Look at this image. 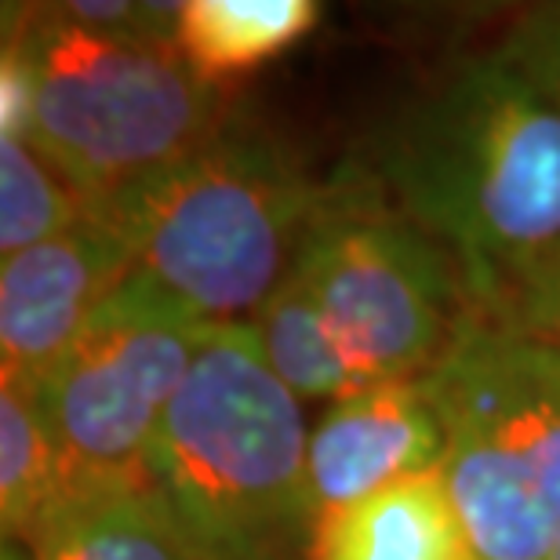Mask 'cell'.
Listing matches in <instances>:
<instances>
[{"instance_id": "19", "label": "cell", "mask_w": 560, "mask_h": 560, "mask_svg": "<svg viewBox=\"0 0 560 560\" xmlns=\"http://www.w3.org/2000/svg\"><path fill=\"white\" fill-rule=\"evenodd\" d=\"M550 560H560V542H557V550L550 553Z\"/></svg>"}, {"instance_id": "13", "label": "cell", "mask_w": 560, "mask_h": 560, "mask_svg": "<svg viewBox=\"0 0 560 560\" xmlns=\"http://www.w3.org/2000/svg\"><path fill=\"white\" fill-rule=\"evenodd\" d=\"M266 361L299 400H346L361 394L364 378L342 350L328 317L291 270L252 317Z\"/></svg>"}, {"instance_id": "17", "label": "cell", "mask_w": 560, "mask_h": 560, "mask_svg": "<svg viewBox=\"0 0 560 560\" xmlns=\"http://www.w3.org/2000/svg\"><path fill=\"white\" fill-rule=\"evenodd\" d=\"M499 51L560 103V4H539L521 15Z\"/></svg>"}, {"instance_id": "12", "label": "cell", "mask_w": 560, "mask_h": 560, "mask_svg": "<svg viewBox=\"0 0 560 560\" xmlns=\"http://www.w3.org/2000/svg\"><path fill=\"white\" fill-rule=\"evenodd\" d=\"M317 0H186L175 44L186 62L219 84L288 51L320 22Z\"/></svg>"}, {"instance_id": "14", "label": "cell", "mask_w": 560, "mask_h": 560, "mask_svg": "<svg viewBox=\"0 0 560 560\" xmlns=\"http://www.w3.org/2000/svg\"><path fill=\"white\" fill-rule=\"evenodd\" d=\"M66 485V469L30 389L0 386V528L22 542Z\"/></svg>"}, {"instance_id": "8", "label": "cell", "mask_w": 560, "mask_h": 560, "mask_svg": "<svg viewBox=\"0 0 560 560\" xmlns=\"http://www.w3.org/2000/svg\"><path fill=\"white\" fill-rule=\"evenodd\" d=\"M131 273L128 248L95 215H84L62 237L4 259L0 386H37Z\"/></svg>"}, {"instance_id": "10", "label": "cell", "mask_w": 560, "mask_h": 560, "mask_svg": "<svg viewBox=\"0 0 560 560\" xmlns=\"http://www.w3.org/2000/svg\"><path fill=\"white\" fill-rule=\"evenodd\" d=\"M22 546L30 560H222L145 474L66 480Z\"/></svg>"}, {"instance_id": "3", "label": "cell", "mask_w": 560, "mask_h": 560, "mask_svg": "<svg viewBox=\"0 0 560 560\" xmlns=\"http://www.w3.org/2000/svg\"><path fill=\"white\" fill-rule=\"evenodd\" d=\"M310 430L252 320H215L156 425L145 477L222 560H310Z\"/></svg>"}, {"instance_id": "18", "label": "cell", "mask_w": 560, "mask_h": 560, "mask_svg": "<svg viewBox=\"0 0 560 560\" xmlns=\"http://www.w3.org/2000/svg\"><path fill=\"white\" fill-rule=\"evenodd\" d=\"M0 560H30V550L22 542L4 539V550H0Z\"/></svg>"}, {"instance_id": "4", "label": "cell", "mask_w": 560, "mask_h": 560, "mask_svg": "<svg viewBox=\"0 0 560 560\" xmlns=\"http://www.w3.org/2000/svg\"><path fill=\"white\" fill-rule=\"evenodd\" d=\"M320 197L324 183L273 139L226 125L84 208L117 233L136 273L205 320H252L295 266Z\"/></svg>"}, {"instance_id": "15", "label": "cell", "mask_w": 560, "mask_h": 560, "mask_svg": "<svg viewBox=\"0 0 560 560\" xmlns=\"http://www.w3.org/2000/svg\"><path fill=\"white\" fill-rule=\"evenodd\" d=\"M84 215L70 183L19 131H0V255L11 259L62 237Z\"/></svg>"}, {"instance_id": "11", "label": "cell", "mask_w": 560, "mask_h": 560, "mask_svg": "<svg viewBox=\"0 0 560 560\" xmlns=\"http://www.w3.org/2000/svg\"><path fill=\"white\" fill-rule=\"evenodd\" d=\"M310 560H480L441 469L324 513Z\"/></svg>"}, {"instance_id": "16", "label": "cell", "mask_w": 560, "mask_h": 560, "mask_svg": "<svg viewBox=\"0 0 560 560\" xmlns=\"http://www.w3.org/2000/svg\"><path fill=\"white\" fill-rule=\"evenodd\" d=\"M480 313L560 353V248L513 277Z\"/></svg>"}, {"instance_id": "5", "label": "cell", "mask_w": 560, "mask_h": 560, "mask_svg": "<svg viewBox=\"0 0 560 560\" xmlns=\"http://www.w3.org/2000/svg\"><path fill=\"white\" fill-rule=\"evenodd\" d=\"M441 477L480 560H550L560 542V353L469 306L422 378Z\"/></svg>"}, {"instance_id": "1", "label": "cell", "mask_w": 560, "mask_h": 560, "mask_svg": "<svg viewBox=\"0 0 560 560\" xmlns=\"http://www.w3.org/2000/svg\"><path fill=\"white\" fill-rule=\"evenodd\" d=\"M375 178L480 310L560 248V103L502 51L466 59L383 131Z\"/></svg>"}, {"instance_id": "2", "label": "cell", "mask_w": 560, "mask_h": 560, "mask_svg": "<svg viewBox=\"0 0 560 560\" xmlns=\"http://www.w3.org/2000/svg\"><path fill=\"white\" fill-rule=\"evenodd\" d=\"M0 70L22 88L19 136L84 205L226 128L219 84L186 62L175 37L92 30L62 4L15 8L4 19Z\"/></svg>"}, {"instance_id": "9", "label": "cell", "mask_w": 560, "mask_h": 560, "mask_svg": "<svg viewBox=\"0 0 560 560\" xmlns=\"http://www.w3.org/2000/svg\"><path fill=\"white\" fill-rule=\"evenodd\" d=\"M441 458L444 430L419 378L375 383L335 400L310 430L306 480L313 521L405 477L441 469Z\"/></svg>"}, {"instance_id": "7", "label": "cell", "mask_w": 560, "mask_h": 560, "mask_svg": "<svg viewBox=\"0 0 560 560\" xmlns=\"http://www.w3.org/2000/svg\"><path fill=\"white\" fill-rule=\"evenodd\" d=\"M211 324L150 277L131 273L59 364L30 389L66 480L139 477L167 405Z\"/></svg>"}, {"instance_id": "6", "label": "cell", "mask_w": 560, "mask_h": 560, "mask_svg": "<svg viewBox=\"0 0 560 560\" xmlns=\"http://www.w3.org/2000/svg\"><path fill=\"white\" fill-rule=\"evenodd\" d=\"M291 270L317 299L364 386L422 378L469 310L452 255L357 167L324 183Z\"/></svg>"}]
</instances>
